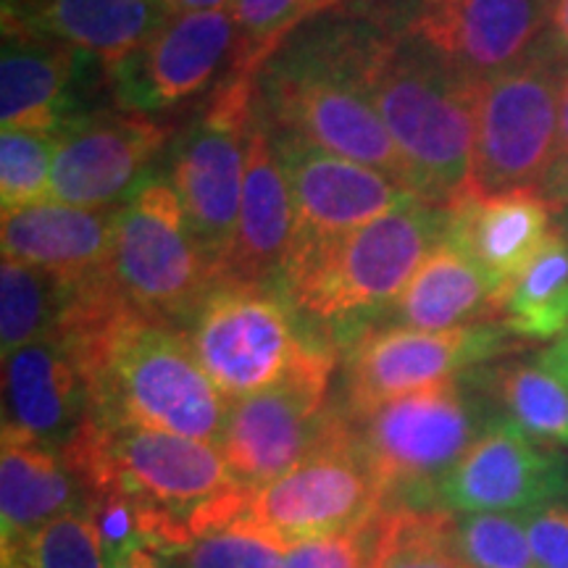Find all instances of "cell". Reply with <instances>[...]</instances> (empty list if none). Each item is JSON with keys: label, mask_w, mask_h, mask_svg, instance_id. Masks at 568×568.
<instances>
[{"label": "cell", "mask_w": 568, "mask_h": 568, "mask_svg": "<svg viewBox=\"0 0 568 568\" xmlns=\"http://www.w3.org/2000/svg\"><path fill=\"white\" fill-rule=\"evenodd\" d=\"M55 335L88 379V416L219 445L232 403L203 372L187 329L134 308L109 272L77 284Z\"/></svg>", "instance_id": "obj_1"}, {"label": "cell", "mask_w": 568, "mask_h": 568, "mask_svg": "<svg viewBox=\"0 0 568 568\" xmlns=\"http://www.w3.org/2000/svg\"><path fill=\"white\" fill-rule=\"evenodd\" d=\"M379 32L376 13L297 27L258 71L255 105L274 132L379 169L410 187L406 163L368 90Z\"/></svg>", "instance_id": "obj_2"}, {"label": "cell", "mask_w": 568, "mask_h": 568, "mask_svg": "<svg viewBox=\"0 0 568 568\" xmlns=\"http://www.w3.org/2000/svg\"><path fill=\"white\" fill-rule=\"evenodd\" d=\"M447 226L450 209L410 197L361 230L290 251L280 290L301 318L355 339L406 290Z\"/></svg>", "instance_id": "obj_3"}, {"label": "cell", "mask_w": 568, "mask_h": 568, "mask_svg": "<svg viewBox=\"0 0 568 568\" xmlns=\"http://www.w3.org/2000/svg\"><path fill=\"white\" fill-rule=\"evenodd\" d=\"M379 21L368 63L374 105L406 163L410 190L426 203L453 209L471 187L479 84Z\"/></svg>", "instance_id": "obj_4"}, {"label": "cell", "mask_w": 568, "mask_h": 568, "mask_svg": "<svg viewBox=\"0 0 568 568\" xmlns=\"http://www.w3.org/2000/svg\"><path fill=\"white\" fill-rule=\"evenodd\" d=\"M84 495H124L180 516L190 527L197 510L243 487L219 445L148 426L88 416L61 447Z\"/></svg>", "instance_id": "obj_5"}, {"label": "cell", "mask_w": 568, "mask_h": 568, "mask_svg": "<svg viewBox=\"0 0 568 568\" xmlns=\"http://www.w3.org/2000/svg\"><path fill=\"white\" fill-rule=\"evenodd\" d=\"M347 418V416H345ZM493 414L458 379L389 400L351 422L382 508H437V489Z\"/></svg>", "instance_id": "obj_6"}, {"label": "cell", "mask_w": 568, "mask_h": 568, "mask_svg": "<svg viewBox=\"0 0 568 568\" xmlns=\"http://www.w3.org/2000/svg\"><path fill=\"white\" fill-rule=\"evenodd\" d=\"M109 274L142 314L187 326L216 284L172 182L148 176L116 209Z\"/></svg>", "instance_id": "obj_7"}, {"label": "cell", "mask_w": 568, "mask_h": 568, "mask_svg": "<svg viewBox=\"0 0 568 568\" xmlns=\"http://www.w3.org/2000/svg\"><path fill=\"white\" fill-rule=\"evenodd\" d=\"M566 63L542 45L518 67L479 84L468 197L539 190L558 159Z\"/></svg>", "instance_id": "obj_8"}, {"label": "cell", "mask_w": 568, "mask_h": 568, "mask_svg": "<svg viewBox=\"0 0 568 568\" xmlns=\"http://www.w3.org/2000/svg\"><path fill=\"white\" fill-rule=\"evenodd\" d=\"M184 329L203 372L230 403L276 385L326 339L303 329L280 290L234 282L213 284Z\"/></svg>", "instance_id": "obj_9"}, {"label": "cell", "mask_w": 568, "mask_h": 568, "mask_svg": "<svg viewBox=\"0 0 568 568\" xmlns=\"http://www.w3.org/2000/svg\"><path fill=\"white\" fill-rule=\"evenodd\" d=\"M258 77H226L201 116L174 142L169 182L216 282L237 232Z\"/></svg>", "instance_id": "obj_10"}, {"label": "cell", "mask_w": 568, "mask_h": 568, "mask_svg": "<svg viewBox=\"0 0 568 568\" xmlns=\"http://www.w3.org/2000/svg\"><path fill=\"white\" fill-rule=\"evenodd\" d=\"M516 345L500 318L445 332L368 326L347 345L343 414L364 418L397 397L477 372Z\"/></svg>", "instance_id": "obj_11"}, {"label": "cell", "mask_w": 568, "mask_h": 568, "mask_svg": "<svg viewBox=\"0 0 568 568\" xmlns=\"http://www.w3.org/2000/svg\"><path fill=\"white\" fill-rule=\"evenodd\" d=\"M335 364L337 351L324 339L276 385L232 400L219 450L240 485H268L322 443L335 416L326 408Z\"/></svg>", "instance_id": "obj_12"}, {"label": "cell", "mask_w": 568, "mask_h": 568, "mask_svg": "<svg viewBox=\"0 0 568 568\" xmlns=\"http://www.w3.org/2000/svg\"><path fill=\"white\" fill-rule=\"evenodd\" d=\"M379 510V489L343 410L301 464L247 495V518L287 545L361 527Z\"/></svg>", "instance_id": "obj_13"}, {"label": "cell", "mask_w": 568, "mask_h": 568, "mask_svg": "<svg viewBox=\"0 0 568 568\" xmlns=\"http://www.w3.org/2000/svg\"><path fill=\"white\" fill-rule=\"evenodd\" d=\"M552 0H397L385 24L471 82L518 67L545 45Z\"/></svg>", "instance_id": "obj_14"}, {"label": "cell", "mask_w": 568, "mask_h": 568, "mask_svg": "<svg viewBox=\"0 0 568 568\" xmlns=\"http://www.w3.org/2000/svg\"><path fill=\"white\" fill-rule=\"evenodd\" d=\"M172 126L124 109L80 113L55 134L53 201L113 211L148 180Z\"/></svg>", "instance_id": "obj_15"}, {"label": "cell", "mask_w": 568, "mask_h": 568, "mask_svg": "<svg viewBox=\"0 0 568 568\" xmlns=\"http://www.w3.org/2000/svg\"><path fill=\"white\" fill-rule=\"evenodd\" d=\"M234 53L237 27L230 9L176 13L105 74L119 109L155 116L203 92L224 67L230 71Z\"/></svg>", "instance_id": "obj_16"}, {"label": "cell", "mask_w": 568, "mask_h": 568, "mask_svg": "<svg viewBox=\"0 0 568 568\" xmlns=\"http://www.w3.org/2000/svg\"><path fill=\"white\" fill-rule=\"evenodd\" d=\"M568 497V466L550 447L495 414L437 489V508L450 514H518Z\"/></svg>", "instance_id": "obj_17"}, {"label": "cell", "mask_w": 568, "mask_h": 568, "mask_svg": "<svg viewBox=\"0 0 568 568\" xmlns=\"http://www.w3.org/2000/svg\"><path fill=\"white\" fill-rule=\"evenodd\" d=\"M272 138L295 203L290 251L343 237L410 197H418L414 190L379 169L322 151L290 134L272 130Z\"/></svg>", "instance_id": "obj_18"}, {"label": "cell", "mask_w": 568, "mask_h": 568, "mask_svg": "<svg viewBox=\"0 0 568 568\" xmlns=\"http://www.w3.org/2000/svg\"><path fill=\"white\" fill-rule=\"evenodd\" d=\"M293 232L295 203L287 174H284L280 155H276L268 122L255 105L251 140H247V172L237 232H234L230 258H226L219 282L280 290Z\"/></svg>", "instance_id": "obj_19"}, {"label": "cell", "mask_w": 568, "mask_h": 568, "mask_svg": "<svg viewBox=\"0 0 568 568\" xmlns=\"http://www.w3.org/2000/svg\"><path fill=\"white\" fill-rule=\"evenodd\" d=\"M88 414V379L59 335L3 358V429L61 450Z\"/></svg>", "instance_id": "obj_20"}, {"label": "cell", "mask_w": 568, "mask_h": 568, "mask_svg": "<svg viewBox=\"0 0 568 568\" xmlns=\"http://www.w3.org/2000/svg\"><path fill=\"white\" fill-rule=\"evenodd\" d=\"M90 59L51 34L3 19L0 59V122L3 130H59L74 113V80Z\"/></svg>", "instance_id": "obj_21"}, {"label": "cell", "mask_w": 568, "mask_h": 568, "mask_svg": "<svg viewBox=\"0 0 568 568\" xmlns=\"http://www.w3.org/2000/svg\"><path fill=\"white\" fill-rule=\"evenodd\" d=\"M113 211L74 209L48 201L6 213L0 226L3 258L34 266L67 284H82L109 272Z\"/></svg>", "instance_id": "obj_22"}, {"label": "cell", "mask_w": 568, "mask_h": 568, "mask_svg": "<svg viewBox=\"0 0 568 568\" xmlns=\"http://www.w3.org/2000/svg\"><path fill=\"white\" fill-rule=\"evenodd\" d=\"M450 237L506 293L556 232V209L539 190L464 197L450 209Z\"/></svg>", "instance_id": "obj_23"}, {"label": "cell", "mask_w": 568, "mask_h": 568, "mask_svg": "<svg viewBox=\"0 0 568 568\" xmlns=\"http://www.w3.org/2000/svg\"><path fill=\"white\" fill-rule=\"evenodd\" d=\"M3 19L51 34L109 71L145 45L169 13L161 0H3Z\"/></svg>", "instance_id": "obj_24"}, {"label": "cell", "mask_w": 568, "mask_h": 568, "mask_svg": "<svg viewBox=\"0 0 568 568\" xmlns=\"http://www.w3.org/2000/svg\"><path fill=\"white\" fill-rule=\"evenodd\" d=\"M500 305L503 290L447 232L437 251L424 261L414 280L374 326L445 332L479 322H497Z\"/></svg>", "instance_id": "obj_25"}, {"label": "cell", "mask_w": 568, "mask_h": 568, "mask_svg": "<svg viewBox=\"0 0 568 568\" xmlns=\"http://www.w3.org/2000/svg\"><path fill=\"white\" fill-rule=\"evenodd\" d=\"M84 510V489L59 447L3 429L0 439V542L45 529Z\"/></svg>", "instance_id": "obj_26"}, {"label": "cell", "mask_w": 568, "mask_h": 568, "mask_svg": "<svg viewBox=\"0 0 568 568\" xmlns=\"http://www.w3.org/2000/svg\"><path fill=\"white\" fill-rule=\"evenodd\" d=\"M479 382L495 400V414L542 447H568V385L539 364V358H514L481 368Z\"/></svg>", "instance_id": "obj_27"}, {"label": "cell", "mask_w": 568, "mask_h": 568, "mask_svg": "<svg viewBox=\"0 0 568 568\" xmlns=\"http://www.w3.org/2000/svg\"><path fill=\"white\" fill-rule=\"evenodd\" d=\"M500 322L510 335L531 343L568 332V240L558 230L503 293Z\"/></svg>", "instance_id": "obj_28"}, {"label": "cell", "mask_w": 568, "mask_h": 568, "mask_svg": "<svg viewBox=\"0 0 568 568\" xmlns=\"http://www.w3.org/2000/svg\"><path fill=\"white\" fill-rule=\"evenodd\" d=\"M456 514L382 508L374 518L372 568H474L456 545Z\"/></svg>", "instance_id": "obj_29"}, {"label": "cell", "mask_w": 568, "mask_h": 568, "mask_svg": "<svg viewBox=\"0 0 568 568\" xmlns=\"http://www.w3.org/2000/svg\"><path fill=\"white\" fill-rule=\"evenodd\" d=\"M77 284L40 268L3 258L0 264V351L3 358L19 347L51 337L59 329Z\"/></svg>", "instance_id": "obj_30"}, {"label": "cell", "mask_w": 568, "mask_h": 568, "mask_svg": "<svg viewBox=\"0 0 568 568\" xmlns=\"http://www.w3.org/2000/svg\"><path fill=\"white\" fill-rule=\"evenodd\" d=\"M290 545L247 518V506L193 531L176 552L182 568H282Z\"/></svg>", "instance_id": "obj_31"}, {"label": "cell", "mask_w": 568, "mask_h": 568, "mask_svg": "<svg viewBox=\"0 0 568 568\" xmlns=\"http://www.w3.org/2000/svg\"><path fill=\"white\" fill-rule=\"evenodd\" d=\"M3 568H105V556L88 510H77L34 535L0 542Z\"/></svg>", "instance_id": "obj_32"}, {"label": "cell", "mask_w": 568, "mask_h": 568, "mask_svg": "<svg viewBox=\"0 0 568 568\" xmlns=\"http://www.w3.org/2000/svg\"><path fill=\"white\" fill-rule=\"evenodd\" d=\"M55 134L34 130H3L0 134V211L21 209L53 201V159Z\"/></svg>", "instance_id": "obj_33"}, {"label": "cell", "mask_w": 568, "mask_h": 568, "mask_svg": "<svg viewBox=\"0 0 568 568\" xmlns=\"http://www.w3.org/2000/svg\"><path fill=\"white\" fill-rule=\"evenodd\" d=\"M237 53L226 77H258L284 40L305 24L308 0H234Z\"/></svg>", "instance_id": "obj_34"}, {"label": "cell", "mask_w": 568, "mask_h": 568, "mask_svg": "<svg viewBox=\"0 0 568 568\" xmlns=\"http://www.w3.org/2000/svg\"><path fill=\"white\" fill-rule=\"evenodd\" d=\"M456 545L474 568H535L529 531L518 514L456 516Z\"/></svg>", "instance_id": "obj_35"}, {"label": "cell", "mask_w": 568, "mask_h": 568, "mask_svg": "<svg viewBox=\"0 0 568 568\" xmlns=\"http://www.w3.org/2000/svg\"><path fill=\"white\" fill-rule=\"evenodd\" d=\"M374 518L361 527L293 542L284 552L282 568H372Z\"/></svg>", "instance_id": "obj_36"}, {"label": "cell", "mask_w": 568, "mask_h": 568, "mask_svg": "<svg viewBox=\"0 0 568 568\" xmlns=\"http://www.w3.org/2000/svg\"><path fill=\"white\" fill-rule=\"evenodd\" d=\"M535 568H568V497L524 516Z\"/></svg>", "instance_id": "obj_37"}, {"label": "cell", "mask_w": 568, "mask_h": 568, "mask_svg": "<svg viewBox=\"0 0 568 568\" xmlns=\"http://www.w3.org/2000/svg\"><path fill=\"white\" fill-rule=\"evenodd\" d=\"M105 568H182L176 560V552L159 548V545H126V548L109 552L105 556Z\"/></svg>", "instance_id": "obj_38"}, {"label": "cell", "mask_w": 568, "mask_h": 568, "mask_svg": "<svg viewBox=\"0 0 568 568\" xmlns=\"http://www.w3.org/2000/svg\"><path fill=\"white\" fill-rule=\"evenodd\" d=\"M545 45H548L560 61L568 63V0H552Z\"/></svg>", "instance_id": "obj_39"}, {"label": "cell", "mask_w": 568, "mask_h": 568, "mask_svg": "<svg viewBox=\"0 0 568 568\" xmlns=\"http://www.w3.org/2000/svg\"><path fill=\"white\" fill-rule=\"evenodd\" d=\"M539 193L548 197L552 209H568V153L552 163L548 180H545Z\"/></svg>", "instance_id": "obj_40"}, {"label": "cell", "mask_w": 568, "mask_h": 568, "mask_svg": "<svg viewBox=\"0 0 568 568\" xmlns=\"http://www.w3.org/2000/svg\"><path fill=\"white\" fill-rule=\"evenodd\" d=\"M537 358L539 364L548 366L552 374L560 376V379L568 385V332L566 335H560L558 339H552L542 353H537Z\"/></svg>", "instance_id": "obj_41"}, {"label": "cell", "mask_w": 568, "mask_h": 568, "mask_svg": "<svg viewBox=\"0 0 568 568\" xmlns=\"http://www.w3.org/2000/svg\"><path fill=\"white\" fill-rule=\"evenodd\" d=\"M234 0H161V6L166 9L169 17L176 13H195V11H222L230 9Z\"/></svg>", "instance_id": "obj_42"}, {"label": "cell", "mask_w": 568, "mask_h": 568, "mask_svg": "<svg viewBox=\"0 0 568 568\" xmlns=\"http://www.w3.org/2000/svg\"><path fill=\"white\" fill-rule=\"evenodd\" d=\"M568 153V63L560 82V119H558V159ZM556 159V161H558Z\"/></svg>", "instance_id": "obj_43"}, {"label": "cell", "mask_w": 568, "mask_h": 568, "mask_svg": "<svg viewBox=\"0 0 568 568\" xmlns=\"http://www.w3.org/2000/svg\"><path fill=\"white\" fill-rule=\"evenodd\" d=\"M337 3H339V0H308V11H305V21L316 19L318 13L329 11L332 6H337Z\"/></svg>", "instance_id": "obj_44"}, {"label": "cell", "mask_w": 568, "mask_h": 568, "mask_svg": "<svg viewBox=\"0 0 568 568\" xmlns=\"http://www.w3.org/2000/svg\"><path fill=\"white\" fill-rule=\"evenodd\" d=\"M556 224H558V230L566 234V240H568V209H558L556 211Z\"/></svg>", "instance_id": "obj_45"}]
</instances>
